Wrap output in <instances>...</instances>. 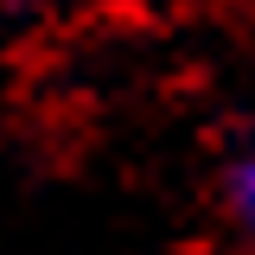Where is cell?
Listing matches in <instances>:
<instances>
[{
    "label": "cell",
    "mask_w": 255,
    "mask_h": 255,
    "mask_svg": "<svg viewBox=\"0 0 255 255\" xmlns=\"http://www.w3.org/2000/svg\"><path fill=\"white\" fill-rule=\"evenodd\" d=\"M32 6H45V0H0V13H32Z\"/></svg>",
    "instance_id": "2"
},
{
    "label": "cell",
    "mask_w": 255,
    "mask_h": 255,
    "mask_svg": "<svg viewBox=\"0 0 255 255\" xmlns=\"http://www.w3.org/2000/svg\"><path fill=\"white\" fill-rule=\"evenodd\" d=\"M211 204H217V223L230 236V255H255V153H236L217 172Z\"/></svg>",
    "instance_id": "1"
}]
</instances>
